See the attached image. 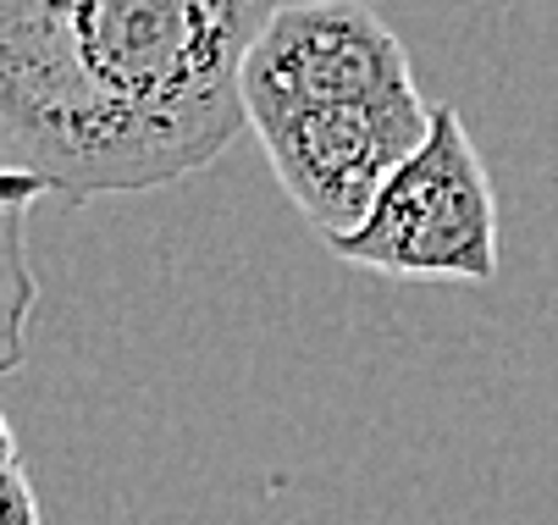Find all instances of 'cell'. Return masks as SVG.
Returning a JSON list of instances; mask_svg holds the SVG:
<instances>
[{"label": "cell", "instance_id": "1", "mask_svg": "<svg viewBox=\"0 0 558 525\" xmlns=\"http://www.w3.org/2000/svg\"><path fill=\"white\" fill-rule=\"evenodd\" d=\"M282 0H0V149L39 194L205 172L250 127L244 61Z\"/></svg>", "mask_w": 558, "mask_h": 525}, {"label": "cell", "instance_id": "2", "mask_svg": "<svg viewBox=\"0 0 558 525\" xmlns=\"http://www.w3.org/2000/svg\"><path fill=\"white\" fill-rule=\"evenodd\" d=\"M338 260L387 277H498V199L464 117L453 106L432 111V133L398 167L349 239L332 244Z\"/></svg>", "mask_w": 558, "mask_h": 525}, {"label": "cell", "instance_id": "3", "mask_svg": "<svg viewBox=\"0 0 558 525\" xmlns=\"http://www.w3.org/2000/svg\"><path fill=\"white\" fill-rule=\"evenodd\" d=\"M432 111L437 106H426L421 89H404V95H381V100L282 117L260 127V144L293 210L327 244H338L371 216L387 178L426 144Z\"/></svg>", "mask_w": 558, "mask_h": 525}, {"label": "cell", "instance_id": "4", "mask_svg": "<svg viewBox=\"0 0 558 525\" xmlns=\"http://www.w3.org/2000/svg\"><path fill=\"white\" fill-rule=\"evenodd\" d=\"M404 89H415L410 50L360 0L282 7L244 61V106L255 133L299 111L381 100Z\"/></svg>", "mask_w": 558, "mask_h": 525}, {"label": "cell", "instance_id": "5", "mask_svg": "<svg viewBox=\"0 0 558 525\" xmlns=\"http://www.w3.org/2000/svg\"><path fill=\"white\" fill-rule=\"evenodd\" d=\"M0 194H7V365L23 359V327H28V305H34V277H28V249H23V205L39 194L28 178H0Z\"/></svg>", "mask_w": 558, "mask_h": 525}, {"label": "cell", "instance_id": "6", "mask_svg": "<svg viewBox=\"0 0 558 525\" xmlns=\"http://www.w3.org/2000/svg\"><path fill=\"white\" fill-rule=\"evenodd\" d=\"M0 448H7V460H0V471H7V525H45V509L34 503V487H28V471H23L12 426L0 431Z\"/></svg>", "mask_w": 558, "mask_h": 525}]
</instances>
